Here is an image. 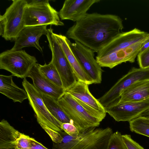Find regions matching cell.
Masks as SVG:
<instances>
[{"instance_id": "1", "label": "cell", "mask_w": 149, "mask_h": 149, "mask_svg": "<svg viewBox=\"0 0 149 149\" xmlns=\"http://www.w3.org/2000/svg\"><path fill=\"white\" fill-rule=\"evenodd\" d=\"M123 20L113 14L87 13L67 31L68 38L77 41L97 53L122 32Z\"/></svg>"}, {"instance_id": "2", "label": "cell", "mask_w": 149, "mask_h": 149, "mask_svg": "<svg viewBox=\"0 0 149 149\" xmlns=\"http://www.w3.org/2000/svg\"><path fill=\"white\" fill-rule=\"evenodd\" d=\"M62 137L60 143H53V149H107L109 139L113 133L109 127L89 128L76 136L65 132H59Z\"/></svg>"}, {"instance_id": "3", "label": "cell", "mask_w": 149, "mask_h": 149, "mask_svg": "<svg viewBox=\"0 0 149 149\" xmlns=\"http://www.w3.org/2000/svg\"><path fill=\"white\" fill-rule=\"evenodd\" d=\"M37 62L35 57L23 50L11 49L0 54V69L10 72L13 76L21 78L27 77Z\"/></svg>"}, {"instance_id": "4", "label": "cell", "mask_w": 149, "mask_h": 149, "mask_svg": "<svg viewBox=\"0 0 149 149\" xmlns=\"http://www.w3.org/2000/svg\"><path fill=\"white\" fill-rule=\"evenodd\" d=\"M58 12L47 0H40L36 3L27 5L24 13V27L40 25L63 26Z\"/></svg>"}, {"instance_id": "5", "label": "cell", "mask_w": 149, "mask_h": 149, "mask_svg": "<svg viewBox=\"0 0 149 149\" xmlns=\"http://www.w3.org/2000/svg\"><path fill=\"white\" fill-rule=\"evenodd\" d=\"M3 15H0L3 22V33L2 37L6 40L15 41L25 27L24 15L27 5L26 0H13Z\"/></svg>"}, {"instance_id": "6", "label": "cell", "mask_w": 149, "mask_h": 149, "mask_svg": "<svg viewBox=\"0 0 149 149\" xmlns=\"http://www.w3.org/2000/svg\"><path fill=\"white\" fill-rule=\"evenodd\" d=\"M46 36L52 53L51 62L58 72L65 91L75 83L77 79L51 27L47 29Z\"/></svg>"}, {"instance_id": "7", "label": "cell", "mask_w": 149, "mask_h": 149, "mask_svg": "<svg viewBox=\"0 0 149 149\" xmlns=\"http://www.w3.org/2000/svg\"><path fill=\"white\" fill-rule=\"evenodd\" d=\"M58 102L79 132L92 127H98L100 122L91 116L71 95L65 92Z\"/></svg>"}, {"instance_id": "8", "label": "cell", "mask_w": 149, "mask_h": 149, "mask_svg": "<svg viewBox=\"0 0 149 149\" xmlns=\"http://www.w3.org/2000/svg\"><path fill=\"white\" fill-rule=\"evenodd\" d=\"M146 79H149V68H133L98 100L104 108L111 106L118 102L125 90L137 81Z\"/></svg>"}, {"instance_id": "9", "label": "cell", "mask_w": 149, "mask_h": 149, "mask_svg": "<svg viewBox=\"0 0 149 149\" xmlns=\"http://www.w3.org/2000/svg\"><path fill=\"white\" fill-rule=\"evenodd\" d=\"M22 85L26 91L29 104L33 110L39 124H44L58 132L62 131V123L50 113L43 102L42 94L26 79H23Z\"/></svg>"}, {"instance_id": "10", "label": "cell", "mask_w": 149, "mask_h": 149, "mask_svg": "<svg viewBox=\"0 0 149 149\" xmlns=\"http://www.w3.org/2000/svg\"><path fill=\"white\" fill-rule=\"evenodd\" d=\"M89 85L77 81L65 91L73 97L92 116L100 122L105 118L106 113L103 107L90 93Z\"/></svg>"}, {"instance_id": "11", "label": "cell", "mask_w": 149, "mask_h": 149, "mask_svg": "<svg viewBox=\"0 0 149 149\" xmlns=\"http://www.w3.org/2000/svg\"><path fill=\"white\" fill-rule=\"evenodd\" d=\"M116 121H130L138 117L149 115V98L136 102L117 103L104 108Z\"/></svg>"}, {"instance_id": "12", "label": "cell", "mask_w": 149, "mask_h": 149, "mask_svg": "<svg viewBox=\"0 0 149 149\" xmlns=\"http://www.w3.org/2000/svg\"><path fill=\"white\" fill-rule=\"evenodd\" d=\"M69 44L72 53L95 84L100 83L103 70L94 58V52L77 41L72 43L69 40Z\"/></svg>"}, {"instance_id": "13", "label": "cell", "mask_w": 149, "mask_h": 149, "mask_svg": "<svg viewBox=\"0 0 149 149\" xmlns=\"http://www.w3.org/2000/svg\"><path fill=\"white\" fill-rule=\"evenodd\" d=\"M149 38V33L136 28L128 31L122 32L99 50L96 58L145 41Z\"/></svg>"}, {"instance_id": "14", "label": "cell", "mask_w": 149, "mask_h": 149, "mask_svg": "<svg viewBox=\"0 0 149 149\" xmlns=\"http://www.w3.org/2000/svg\"><path fill=\"white\" fill-rule=\"evenodd\" d=\"M145 41L117 50L95 59L101 67L110 69L123 63L129 62L133 63L135 61Z\"/></svg>"}, {"instance_id": "15", "label": "cell", "mask_w": 149, "mask_h": 149, "mask_svg": "<svg viewBox=\"0 0 149 149\" xmlns=\"http://www.w3.org/2000/svg\"><path fill=\"white\" fill-rule=\"evenodd\" d=\"M100 0H65L58 12L61 20H70L76 22L87 14V12L94 4Z\"/></svg>"}, {"instance_id": "16", "label": "cell", "mask_w": 149, "mask_h": 149, "mask_svg": "<svg viewBox=\"0 0 149 149\" xmlns=\"http://www.w3.org/2000/svg\"><path fill=\"white\" fill-rule=\"evenodd\" d=\"M47 25H40L25 27L15 41L13 50H20L25 47H34L41 52L42 49L39 40L43 35H46Z\"/></svg>"}, {"instance_id": "17", "label": "cell", "mask_w": 149, "mask_h": 149, "mask_svg": "<svg viewBox=\"0 0 149 149\" xmlns=\"http://www.w3.org/2000/svg\"><path fill=\"white\" fill-rule=\"evenodd\" d=\"M39 64L36 63L30 70L27 77L32 80L33 85L41 93L51 97L58 100L65 93L63 87L55 84L40 71Z\"/></svg>"}, {"instance_id": "18", "label": "cell", "mask_w": 149, "mask_h": 149, "mask_svg": "<svg viewBox=\"0 0 149 149\" xmlns=\"http://www.w3.org/2000/svg\"><path fill=\"white\" fill-rule=\"evenodd\" d=\"M54 35L70 64L77 80L84 82L89 85L95 84L72 53L69 45L68 38L61 34L54 33Z\"/></svg>"}, {"instance_id": "19", "label": "cell", "mask_w": 149, "mask_h": 149, "mask_svg": "<svg viewBox=\"0 0 149 149\" xmlns=\"http://www.w3.org/2000/svg\"><path fill=\"white\" fill-rule=\"evenodd\" d=\"M149 98V79L144 80L134 83L125 90L117 103L140 102Z\"/></svg>"}, {"instance_id": "20", "label": "cell", "mask_w": 149, "mask_h": 149, "mask_svg": "<svg viewBox=\"0 0 149 149\" xmlns=\"http://www.w3.org/2000/svg\"><path fill=\"white\" fill-rule=\"evenodd\" d=\"M0 92L14 102L21 103L28 98L25 90L19 88L14 82L12 75H0Z\"/></svg>"}, {"instance_id": "21", "label": "cell", "mask_w": 149, "mask_h": 149, "mask_svg": "<svg viewBox=\"0 0 149 149\" xmlns=\"http://www.w3.org/2000/svg\"><path fill=\"white\" fill-rule=\"evenodd\" d=\"M21 134L3 119L0 122V149H12Z\"/></svg>"}, {"instance_id": "22", "label": "cell", "mask_w": 149, "mask_h": 149, "mask_svg": "<svg viewBox=\"0 0 149 149\" xmlns=\"http://www.w3.org/2000/svg\"><path fill=\"white\" fill-rule=\"evenodd\" d=\"M42 94L43 102L51 114L62 123L74 124L58 102V100L49 96Z\"/></svg>"}, {"instance_id": "23", "label": "cell", "mask_w": 149, "mask_h": 149, "mask_svg": "<svg viewBox=\"0 0 149 149\" xmlns=\"http://www.w3.org/2000/svg\"><path fill=\"white\" fill-rule=\"evenodd\" d=\"M130 128L132 132L149 137V117L141 116L129 122Z\"/></svg>"}, {"instance_id": "24", "label": "cell", "mask_w": 149, "mask_h": 149, "mask_svg": "<svg viewBox=\"0 0 149 149\" xmlns=\"http://www.w3.org/2000/svg\"><path fill=\"white\" fill-rule=\"evenodd\" d=\"M39 68L40 72L48 79L57 86L63 87L58 72L51 61L49 64L45 63L43 65L39 64Z\"/></svg>"}, {"instance_id": "25", "label": "cell", "mask_w": 149, "mask_h": 149, "mask_svg": "<svg viewBox=\"0 0 149 149\" xmlns=\"http://www.w3.org/2000/svg\"><path fill=\"white\" fill-rule=\"evenodd\" d=\"M121 133L118 131L111 136L107 149H127L122 139Z\"/></svg>"}, {"instance_id": "26", "label": "cell", "mask_w": 149, "mask_h": 149, "mask_svg": "<svg viewBox=\"0 0 149 149\" xmlns=\"http://www.w3.org/2000/svg\"><path fill=\"white\" fill-rule=\"evenodd\" d=\"M30 137L24 134H21L17 139L15 149H31Z\"/></svg>"}, {"instance_id": "27", "label": "cell", "mask_w": 149, "mask_h": 149, "mask_svg": "<svg viewBox=\"0 0 149 149\" xmlns=\"http://www.w3.org/2000/svg\"><path fill=\"white\" fill-rule=\"evenodd\" d=\"M137 61L140 68H149V47L146 49L139 52L137 56Z\"/></svg>"}, {"instance_id": "28", "label": "cell", "mask_w": 149, "mask_h": 149, "mask_svg": "<svg viewBox=\"0 0 149 149\" xmlns=\"http://www.w3.org/2000/svg\"><path fill=\"white\" fill-rule=\"evenodd\" d=\"M39 124L49 135L53 142L58 143L61 142L62 137L59 132L53 130L44 124L41 123Z\"/></svg>"}, {"instance_id": "29", "label": "cell", "mask_w": 149, "mask_h": 149, "mask_svg": "<svg viewBox=\"0 0 149 149\" xmlns=\"http://www.w3.org/2000/svg\"><path fill=\"white\" fill-rule=\"evenodd\" d=\"M122 138L127 149H144L132 139L130 135L127 134L123 135Z\"/></svg>"}, {"instance_id": "30", "label": "cell", "mask_w": 149, "mask_h": 149, "mask_svg": "<svg viewBox=\"0 0 149 149\" xmlns=\"http://www.w3.org/2000/svg\"><path fill=\"white\" fill-rule=\"evenodd\" d=\"M61 128L69 135L71 136H75L77 135L79 132L77 128L73 123H62Z\"/></svg>"}, {"instance_id": "31", "label": "cell", "mask_w": 149, "mask_h": 149, "mask_svg": "<svg viewBox=\"0 0 149 149\" xmlns=\"http://www.w3.org/2000/svg\"><path fill=\"white\" fill-rule=\"evenodd\" d=\"M31 149H48L34 139L30 137Z\"/></svg>"}, {"instance_id": "32", "label": "cell", "mask_w": 149, "mask_h": 149, "mask_svg": "<svg viewBox=\"0 0 149 149\" xmlns=\"http://www.w3.org/2000/svg\"><path fill=\"white\" fill-rule=\"evenodd\" d=\"M149 47V38L145 42L143 45L141 47L139 52H142Z\"/></svg>"}, {"instance_id": "33", "label": "cell", "mask_w": 149, "mask_h": 149, "mask_svg": "<svg viewBox=\"0 0 149 149\" xmlns=\"http://www.w3.org/2000/svg\"><path fill=\"white\" fill-rule=\"evenodd\" d=\"M147 116V117H149V115H148V116Z\"/></svg>"}, {"instance_id": "34", "label": "cell", "mask_w": 149, "mask_h": 149, "mask_svg": "<svg viewBox=\"0 0 149 149\" xmlns=\"http://www.w3.org/2000/svg\"></svg>"}]
</instances>
